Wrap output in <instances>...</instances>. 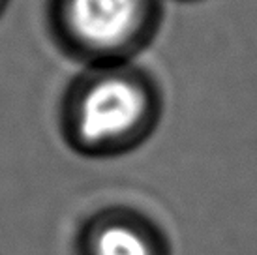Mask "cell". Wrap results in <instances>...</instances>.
<instances>
[{
    "instance_id": "6da1fadb",
    "label": "cell",
    "mask_w": 257,
    "mask_h": 255,
    "mask_svg": "<svg viewBox=\"0 0 257 255\" xmlns=\"http://www.w3.org/2000/svg\"><path fill=\"white\" fill-rule=\"evenodd\" d=\"M145 113L141 90L122 79H105L94 85L77 111L79 135L86 143L118 139L132 132Z\"/></svg>"
},
{
    "instance_id": "7a4b0ae2",
    "label": "cell",
    "mask_w": 257,
    "mask_h": 255,
    "mask_svg": "<svg viewBox=\"0 0 257 255\" xmlns=\"http://www.w3.org/2000/svg\"><path fill=\"white\" fill-rule=\"evenodd\" d=\"M139 0H70L68 21L81 42L92 47H113L134 32Z\"/></svg>"
},
{
    "instance_id": "3957f363",
    "label": "cell",
    "mask_w": 257,
    "mask_h": 255,
    "mask_svg": "<svg viewBox=\"0 0 257 255\" xmlns=\"http://www.w3.org/2000/svg\"><path fill=\"white\" fill-rule=\"evenodd\" d=\"M92 255H154L150 242L124 223L101 227L92 242Z\"/></svg>"
}]
</instances>
